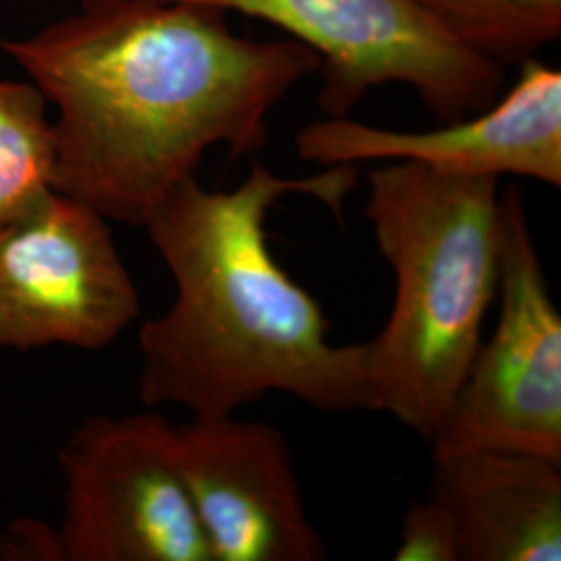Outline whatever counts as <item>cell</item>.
I'll return each instance as SVG.
<instances>
[{"mask_svg": "<svg viewBox=\"0 0 561 561\" xmlns=\"http://www.w3.org/2000/svg\"><path fill=\"white\" fill-rule=\"evenodd\" d=\"M181 474L215 561H321L279 428L236 414L175 426Z\"/></svg>", "mask_w": 561, "mask_h": 561, "instance_id": "cell-9", "label": "cell"}, {"mask_svg": "<svg viewBox=\"0 0 561 561\" xmlns=\"http://www.w3.org/2000/svg\"><path fill=\"white\" fill-rule=\"evenodd\" d=\"M396 561H460L456 526L439 500L410 505L401 522L400 542L393 551Z\"/></svg>", "mask_w": 561, "mask_h": 561, "instance_id": "cell-13", "label": "cell"}, {"mask_svg": "<svg viewBox=\"0 0 561 561\" xmlns=\"http://www.w3.org/2000/svg\"><path fill=\"white\" fill-rule=\"evenodd\" d=\"M34 83L0 80V225L55 190L57 141Z\"/></svg>", "mask_w": 561, "mask_h": 561, "instance_id": "cell-12", "label": "cell"}, {"mask_svg": "<svg viewBox=\"0 0 561 561\" xmlns=\"http://www.w3.org/2000/svg\"><path fill=\"white\" fill-rule=\"evenodd\" d=\"M138 317V287L94 206L53 190L0 225V350L99 352Z\"/></svg>", "mask_w": 561, "mask_h": 561, "instance_id": "cell-7", "label": "cell"}, {"mask_svg": "<svg viewBox=\"0 0 561 561\" xmlns=\"http://www.w3.org/2000/svg\"><path fill=\"white\" fill-rule=\"evenodd\" d=\"M495 298L493 335L481 341L431 451L489 447L561 461V314L516 185L502 190Z\"/></svg>", "mask_w": 561, "mask_h": 561, "instance_id": "cell-5", "label": "cell"}, {"mask_svg": "<svg viewBox=\"0 0 561 561\" xmlns=\"http://www.w3.org/2000/svg\"><path fill=\"white\" fill-rule=\"evenodd\" d=\"M502 180L414 162L368 175L366 219L396 275L381 333L366 343L373 412L433 439L482 341L497 296Z\"/></svg>", "mask_w": 561, "mask_h": 561, "instance_id": "cell-3", "label": "cell"}, {"mask_svg": "<svg viewBox=\"0 0 561 561\" xmlns=\"http://www.w3.org/2000/svg\"><path fill=\"white\" fill-rule=\"evenodd\" d=\"M227 15L194 2L81 0L27 38H0L57 108V192L144 227L210 148L236 159L264 148L273 108L321 59L291 38H241Z\"/></svg>", "mask_w": 561, "mask_h": 561, "instance_id": "cell-1", "label": "cell"}, {"mask_svg": "<svg viewBox=\"0 0 561 561\" xmlns=\"http://www.w3.org/2000/svg\"><path fill=\"white\" fill-rule=\"evenodd\" d=\"M466 50L497 65L533 59L560 41L561 0H414Z\"/></svg>", "mask_w": 561, "mask_h": 561, "instance_id": "cell-11", "label": "cell"}, {"mask_svg": "<svg viewBox=\"0 0 561 561\" xmlns=\"http://www.w3.org/2000/svg\"><path fill=\"white\" fill-rule=\"evenodd\" d=\"M59 468L60 561H215L162 414L85 419Z\"/></svg>", "mask_w": 561, "mask_h": 561, "instance_id": "cell-6", "label": "cell"}, {"mask_svg": "<svg viewBox=\"0 0 561 561\" xmlns=\"http://www.w3.org/2000/svg\"><path fill=\"white\" fill-rule=\"evenodd\" d=\"M358 164L280 178L254 162L233 190L181 181L141 229L178 287L140 329V400L219 419L279 391L321 412L368 410L366 343L335 345L321 304L280 266L266 221L277 202L308 196L341 217Z\"/></svg>", "mask_w": 561, "mask_h": 561, "instance_id": "cell-2", "label": "cell"}, {"mask_svg": "<svg viewBox=\"0 0 561 561\" xmlns=\"http://www.w3.org/2000/svg\"><path fill=\"white\" fill-rule=\"evenodd\" d=\"M275 23L321 59L319 108L347 117L381 85L416 92L439 119H463L500 99L503 67L466 50L414 0H171Z\"/></svg>", "mask_w": 561, "mask_h": 561, "instance_id": "cell-4", "label": "cell"}, {"mask_svg": "<svg viewBox=\"0 0 561 561\" xmlns=\"http://www.w3.org/2000/svg\"><path fill=\"white\" fill-rule=\"evenodd\" d=\"M428 495L454 520L460 561L561 560V461L489 447L433 451Z\"/></svg>", "mask_w": 561, "mask_h": 561, "instance_id": "cell-10", "label": "cell"}, {"mask_svg": "<svg viewBox=\"0 0 561 561\" xmlns=\"http://www.w3.org/2000/svg\"><path fill=\"white\" fill-rule=\"evenodd\" d=\"M520 65L516 83L481 113L428 131L327 117L298 134V157L321 167L414 162L449 175H514L560 187L561 71L535 57Z\"/></svg>", "mask_w": 561, "mask_h": 561, "instance_id": "cell-8", "label": "cell"}]
</instances>
